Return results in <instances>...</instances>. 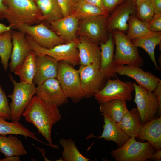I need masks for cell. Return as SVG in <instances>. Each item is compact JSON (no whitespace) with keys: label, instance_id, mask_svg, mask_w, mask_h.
<instances>
[{"label":"cell","instance_id":"obj_1","mask_svg":"<svg viewBox=\"0 0 161 161\" xmlns=\"http://www.w3.org/2000/svg\"><path fill=\"white\" fill-rule=\"evenodd\" d=\"M22 116L26 121L32 124L48 142L54 146L51 138L52 126L61 119L57 106L47 103L36 94L24 110Z\"/></svg>","mask_w":161,"mask_h":161},{"label":"cell","instance_id":"obj_2","mask_svg":"<svg viewBox=\"0 0 161 161\" xmlns=\"http://www.w3.org/2000/svg\"><path fill=\"white\" fill-rule=\"evenodd\" d=\"M7 7L4 18L12 29L22 24L35 25L40 23L42 13L35 0H4Z\"/></svg>","mask_w":161,"mask_h":161},{"label":"cell","instance_id":"obj_3","mask_svg":"<svg viewBox=\"0 0 161 161\" xmlns=\"http://www.w3.org/2000/svg\"><path fill=\"white\" fill-rule=\"evenodd\" d=\"M112 32L116 46L113 61L116 66L127 64L142 67L144 60L140 55L137 47L123 32L114 30Z\"/></svg>","mask_w":161,"mask_h":161},{"label":"cell","instance_id":"obj_4","mask_svg":"<svg viewBox=\"0 0 161 161\" xmlns=\"http://www.w3.org/2000/svg\"><path fill=\"white\" fill-rule=\"evenodd\" d=\"M10 80L14 86L13 92L7 97L11 99L9 103L10 120L12 122H19L25 109L36 92V87L32 84L17 82L9 74Z\"/></svg>","mask_w":161,"mask_h":161},{"label":"cell","instance_id":"obj_5","mask_svg":"<svg viewBox=\"0 0 161 161\" xmlns=\"http://www.w3.org/2000/svg\"><path fill=\"white\" fill-rule=\"evenodd\" d=\"M56 78L66 97L74 103L80 101L84 97L78 70L64 61L58 62Z\"/></svg>","mask_w":161,"mask_h":161},{"label":"cell","instance_id":"obj_6","mask_svg":"<svg viewBox=\"0 0 161 161\" xmlns=\"http://www.w3.org/2000/svg\"><path fill=\"white\" fill-rule=\"evenodd\" d=\"M26 38L31 49L36 55H47L58 61H64L74 66L80 64L79 52L77 47L78 40L76 39L47 49L38 45L29 35L26 34Z\"/></svg>","mask_w":161,"mask_h":161},{"label":"cell","instance_id":"obj_7","mask_svg":"<svg viewBox=\"0 0 161 161\" xmlns=\"http://www.w3.org/2000/svg\"><path fill=\"white\" fill-rule=\"evenodd\" d=\"M156 150L148 142L137 141L135 137H130L124 145L112 150L110 154L116 161H145Z\"/></svg>","mask_w":161,"mask_h":161},{"label":"cell","instance_id":"obj_8","mask_svg":"<svg viewBox=\"0 0 161 161\" xmlns=\"http://www.w3.org/2000/svg\"><path fill=\"white\" fill-rule=\"evenodd\" d=\"M100 62L80 65L79 67L78 71L84 98H88L94 96L106 85L107 79L100 71Z\"/></svg>","mask_w":161,"mask_h":161},{"label":"cell","instance_id":"obj_9","mask_svg":"<svg viewBox=\"0 0 161 161\" xmlns=\"http://www.w3.org/2000/svg\"><path fill=\"white\" fill-rule=\"evenodd\" d=\"M116 79H107L104 86L95 95V99L100 103L114 99L132 100V92L134 90L133 83H126L116 76Z\"/></svg>","mask_w":161,"mask_h":161},{"label":"cell","instance_id":"obj_10","mask_svg":"<svg viewBox=\"0 0 161 161\" xmlns=\"http://www.w3.org/2000/svg\"><path fill=\"white\" fill-rule=\"evenodd\" d=\"M135 95L134 100L143 124L154 118L158 108L157 97L153 92L133 82Z\"/></svg>","mask_w":161,"mask_h":161},{"label":"cell","instance_id":"obj_11","mask_svg":"<svg viewBox=\"0 0 161 161\" xmlns=\"http://www.w3.org/2000/svg\"><path fill=\"white\" fill-rule=\"evenodd\" d=\"M17 29L29 35L38 45L46 49H51L65 42L41 22L32 25L22 24Z\"/></svg>","mask_w":161,"mask_h":161},{"label":"cell","instance_id":"obj_12","mask_svg":"<svg viewBox=\"0 0 161 161\" xmlns=\"http://www.w3.org/2000/svg\"><path fill=\"white\" fill-rule=\"evenodd\" d=\"M109 15L108 13L80 20L78 30L82 35L96 43H105L108 39L107 24Z\"/></svg>","mask_w":161,"mask_h":161},{"label":"cell","instance_id":"obj_13","mask_svg":"<svg viewBox=\"0 0 161 161\" xmlns=\"http://www.w3.org/2000/svg\"><path fill=\"white\" fill-rule=\"evenodd\" d=\"M136 13L135 2L126 0L117 6L108 18L107 27L112 32L114 30L122 32L128 30V21L129 16Z\"/></svg>","mask_w":161,"mask_h":161},{"label":"cell","instance_id":"obj_14","mask_svg":"<svg viewBox=\"0 0 161 161\" xmlns=\"http://www.w3.org/2000/svg\"><path fill=\"white\" fill-rule=\"evenodd\" d=\"M35 94L45 102L58 107L68 102V98L56 78L48 79L38 85Z\"/></svg>","mask_w":161,"mask_h":161},{"label":"cell","instance_id":"obj_15","mask_svg":"<svg viewBox=\"0 0 161 161\" xmlns=\"http://www.w3.org/2000/svg\"><path fill=\"white\" fill-rule=\"evenodd\" d=\"M116 72L120 75L133 79L138 85L151 92H154L161 80L152 73L144 71L140 67L131 65L117 66Z\"/></svg>","mask_w":161,"mask_h":161},{"label":"cell","instance_id":"obj_16","mask_svg":"<svg viewBox=\"0 0 161 161\" xmlns=\"http://www.w3.org/2000/svg\"><path fill=\"white\" fill-rule=\"evenodd\" d=\"M13 48L8 66L12 72L23 63L32 50L26 38V34L19 31H12Z\"/></svg>","mask_w":161,"mask_h":161},{"label":"cell","instance_id":"obj_17","mask_svg":"<svg viewBox=\"0 0 161 161\" xmlns=\"http://www.w3.org/2000/svg\"><path fill=\"white\" fill-rule=\"evenodd\" d=\"M36 62L35 85H39L48 79L57 78L59 61L56 59L47 55H37Z\"/></svg>","mask_w":161,"mask_h":161},{"label":"cell","instance_id":"obj_18","mask_svg":"<svg viewBox=\"0 0 161 161\" xmlns=\"http://www.w3.org/2000/svg\"><path fill=\"white\" fill-rule=\"evenodd\" d=\"M101 57L99 70L107 79L116 77L117 66L113 61L114 42L111 34L105 43H100Z\"/></svg>","mask_w":161,"mask_h":161},{"label":"cell","instance_id":"obj_19","mask_svg":"<svg viewBox=\"0 0 161 161\" xmlns=\"http://www.w3.org/2000/svg\"><path fill=\"white\" fill-rule=\"evenodd\" d=\"M79 21L72 13L49 23L54 32L65 41L68 43L76 39Z\"/></svg>","mask_w":161,"mask_h":161},{"label":"cell","instance_id":"obj_20","mask_svg":"<svg viewBox=\"0 0 161 161\" xmlns=\"http://www.w3.org/2000/svg\"><path fill=\"white\" fill-rule=\"evenodd\" d=\"M77 47L80 65L86 66L94 62H100V47L98 44L89 38L82 35L78 40Z\"/></svg>","mask_w":161,"mask_h":161},{"label":"cell","instance_id":"obj_21","mask_svg":"<svg viewBox=\"0 0 161 161\" xmlns=\"http://www.w3.org/2000/svg\"><path fill=\"white\" fill-rule=\"evenodd\" d=\"M100 114L103 116L104 119L103 132L100 136H89V138H103L106 141L114 142L117 145L118 148L120 147L129 140L130 137L119 126L117 123L106 115Z\"/></svg>","mask_w":161,"mask_h":161},{"label":"cell","instance_id":"obj_22","mask_svg":"<svg viewBox=\"0 0 161 161\" xmlns=\"http://www.w3.org/2000/svg\"><path fill=\"white\" fill-rule=\"evenodd\" d=\"M136 138L147 141L153 146L157 151L161 150V116L143 124Z\"/></svg>","mask_w":161,"mask_h":161},{"label":"cell","instance_id":"obj_23","mask_svg":"<svg viewBox=\"0 0 161 161\" xmlns=\"http://www.w3.org/2000/svg\"><path fill=\"white\" fill-rule=\"evenodd\" d=\"M118 125L130 137L135 138L143 125L137 108L133 107L126 113Z\"/></svg>","mask_w":161,"mask_h":161},{"label":"cell","instance_id":"obj_24","mask_svg":"<svg viewBox=\"0 0 161 161\" xmlns=\"http://www.w3.org/2000/svg\"><path fill=\"white\" fill-rule=\"evenodd\" d=\"M126 102L125 100L114 99L100 103V114L106 115L118 123L129 111L127 108Z\"/></svg>","mask_w":161,"mask_h":161},{"label":"cell","instance_id":"obj_25","mask_svg":"<svg viewBox=\"0 0 161 161\" xmlns=\"http://www.w3.org/2000/svg\"><path fill=\"white\" fill-rule=\"evenodd\" d=\"M131 41L136 47L142 48L147 52L153 62L155 69L160 70V68L158 66L156 60L155 49L156 46L161 44V32H153L148 35Z\"/></svg>","mask_w":161,"mask_h":161},{"label":"cell","instance_id":"obj_26","mask_svg":"<svg viewBox=\"0 0 161 161\" xmlns=\"http://www.w3.org/2000/svg\"><path fill=\"white\" fill-rule=\"evenodd\" d=\"M0 152L5 157L24 155L27 152L21 140L12 134H0Z\"/></svg>","mask_w":161,"mask_h":161},{"label":"cell","instance_id":"obj_27","mask_svg":"<svg viewBox=\"0 0 161 161\" xmlns=\"http://www.w3.org/2000/svg\"><path fill=\"white\" fill-rule=\"evenodd\" d=\"M42 13L41 21L49 22L64 17L57 0H35Z\"/></svg>","mask_w":161,"mask_h":161},{"label":"cell","instance_id":"obj_28","mask_svg":"<svg viewBox=\"0 0 161 161\" xmlns=\"http://www.w3.org/2000/svg\"><path fill=\"white\" fill-rule=\"evenodd\" d=\"M37 55L32 50L23 63L14 72L20 78V82L32 84L36 72Z\"/></svg>","mask_w":161,"mask_h":161},{"label":"cell","instance_id":"obj_29","mask_svg":"<svg viewBox=\"0 0 161 161\" xmlns=\"http://www.w3.org/2000/svg\"><path fill=\"white\" fill-rule=\"evenodd\" d=\"M10 134L21 135L26 138L29 137L44 143L36 137L34 132L31 131L19 122H9L6 121L4 118L0 117V134L6 135Z\"/></svg>","mask_w":161,"mask_h":161},{"label":"cell","instance_id":"obj_30","mask_svg":"<svg viewBox=\"0 0 161 161\" xmlns=\"http://www.w3.org/2000/svg\"><path fill=\"white\" fill-rule=\"evenodd\" d=\"M128 24V32L126 35L130 41L143 37L153 32L150 30L148 23L140 20L135 14L130 16Z\"/></svg>","mask_w":161,"mask_h":161},{"label":"cell","instance_id":"obj_31","mask_svg":"<svg viewBox=\"0 0 161 161\" xmlns=\"http://www.w3.org/2000/svg\"><path fill=\"white\" fill-rule=\"evenodd\" d=\"M59 143L63 147L62 157L64 161H88L91 160L82 155L78 149L71 138H61Z\"/></svg>","mask_w":161,"mask_h":161},{"label":"cell","instance_id":"obj_32","mask_svg":"<svg viewBox=\"0 0 161 161\" xmlns=\"http://www.w3.org/2000/svg\"><path fill=\"white\" fill-rule=\"evenodd\" d=\"M108 13L84 0H81L75 4L72 13L79 20Z\"/></svg>","mask_w":161,"mask_h":161},{"label":"cell","instance_id":"obj_33","mask_svg":"<svg viewBox=\"0 0 161 161\" xmlns=\"http://www.w3.org/2000/svg\"><path fill=\"white\" fill-rule=\"evenodd\" d=\"M12 30L6 31L0 35L1 63L6 72L7 70L12 50Z\"/></svg>","mask_w":161,"mask_h":161},{"label":"cell","instance_id":"obj_34","mask_svg":"<svg viewBox=\"0 0 161 161\" xmlns=\"http://www.w3.org/2000/svg\"><path fill=\"white\" fill-rule=\"evenodd\" d=\"M154 0H137L135 2L137 17L149 23L154 14Z\"/></svg>","mask_w":161,"mask_h":161},{"label":"cell","instance_id":"obj_35","mask_svg":"<svg viewBox=\"0 0 161 161\" xmlns=\"http://www.w3.org/2000/svg\"><path fill=\"white\" fill-rule=\"evenodd\" d=\"M0 117L10 120V110L7 97L0 84Z\"/></svg>","mask_w":161,"mask_h":161},{"label":"cell","instance_id":"obj_36","mask_svg":"<svg viewBox=\"0 0 161 161\" xmlns=\"http://www.w3.org/2000/svg\"><path fill=\"white\" fill-rule=\"evenodd\" d=\"M62 10L64 17L66 16L73 13L75 4L72 0H57Z\"/></svg>","mask_w":161,"mask_h":161},{"label":"cell","instance_id":"obj_37","mask_svg":"<svg viewBox=\"0 0 161 161\" xmlns=\"http://www.w3.org/2000/svg\"><path fill=\"white\" fill-rule=\"evenodd\" d=\"M149 28L153 32L161 31V13L154 14L150 22L148 23Z\"/></svg>","mask_w":161,"mask_h":161},{"label":"cell","instance_id":"obj_38","mask_svg":"<svg viewBox=\"0 0 161 161\" xmlns=\"http://www.w3.org/2000/svg\"><path fill=\"white\" fill-rule=\"evenodd\" d=\"M126 0H103V5L107 12L110 13L118 5Z\"/></svg>","mask_w":161,"mask_h":161},{"label":"cell","instance_id":"obj_39","mask_svg":"<svg viewBox=\"0 0 161 161\" xmlns=\"http://www.w3.org/2000/svg\"><path fill=\"white\" fill-rule=\"evenodd\" d=\"M156 95L158 102V108L157 112L160 114L161 113V80L160 81L157 87L153 92Z\"/></svg>","mask_w":161,"mask_h":161},{"label":"cell","instance_id":"obj_40","mask_svg":"<svg viewBox=\"0 0 161 161\" xmlns=\"http://www.w3.org/2000/svg\"><path fill=\"white\" fill-rule=\"evenodd\" d=\"M87 2L93 4L101 9L103 11L107 12L103 5V0H84Z\"/></svg>","mask_w":161,"mask_h":161},{"label":"cell","instance_id":"obj_41","mask_svg":"<svg viewBox=\"0 0 161 161\" xmlns=\"http://www.w3.org/2000/svg\"><path fill=\"white\" fill-rule=\"evenodd\" d=\"M7 7L4 3V0H0V20L4 18Z\"/></svg>","mask_w":161,"mask_h":161},{"label":"cell","instance_id":"obj_42","mask_svg":"<svg viewBox=\"0 0 161 161\" xmlns=\"http://www.w3.org/2000/svg\"><path fill=\"white\" fill-rule=\"evenodd\" d=\"M154 14L161 13V0H154Z\"/></svg>","mask_w":161,"mask_h":161},{"label":"cell","instance_id":"obj_43","mask_svg":"<svg viewBox=\"0 0 161 161\" xmlns=\"http://www.w3.org/2000/svg\"><path fill=\"white\" fill-rule=\"evenodd\" d=\"M149 159H154L155 161H161V150L157 151L154 153Z\"/></svg>","mask_w":161,"mask_h":161},{"label":"cell","instance_id":"obj_44","mask_svg":"<svg viewBox=\"0 0 161 161\" xmlns=\"http://www.w3.org/2000/svg\"><path fill=\"white\" fill-rule=\"evenodd\" d=\"M19 156H12L5 157L4 159H0V161H20Z\"/></svg>","mask_w":161,"mask_h":161},{"label":"cell","instance_id":"obj_45","mask_svg":"<svg viewBox=\"0 0 161 161\" xmlns=\"http://www.w3.org/2000/svg\"><path fill=\"white\" fill-rule=\"evenodd\" d=\"M12 29L10 26H7L0 23V35L6 31L11 30Z\"/></svg>","mask_w":161,"mask_h":161},{"label":"cell","instance_id":"obj_46","mask_svg":"<svg viewBox=\"0 0 161 161\" xmlns=\"http://www.w3.org/2000/svg\"><path fill=\"white\" fill-rule=\"evenodd\" d=\"M81 0H72V2L75 4Z\"/></svg>","mask_w":161,"mask_h":161},{"label":"cell","instance_id":"obj_47","mask_svg":"<svg viewBox=\"0 0 161 161\" xmlns=\"http://www.w3.org/2000/svg\"><path fill=\"white\" fill-rule=\"evenodd\" d=\"M131 0L132 1L135 2L137 0Z\"/></svg>","mask_w":161,"mask_h":161},{"label":"cell","instance_id":"obj_48","mask_svg":"<svg viewBox=\"0 0 161 161\" xmlns=\"http://www.w3.org/2000/svg\"></svg>","mask_w":161,"mask_h":161}]
</instances>
